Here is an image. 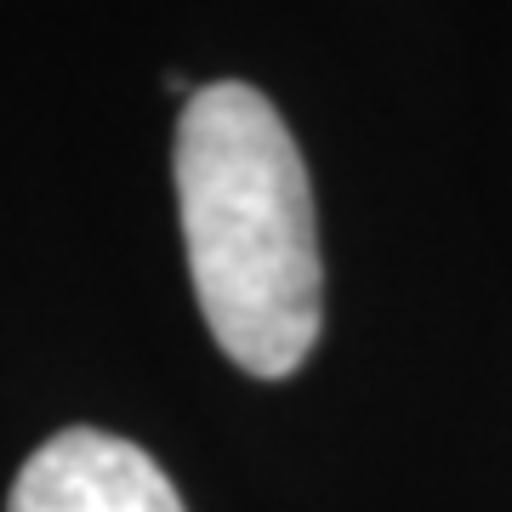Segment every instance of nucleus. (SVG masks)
I'll list each match as a JSON object with an SVG mask.
<instances>
[{
  "label": "nucleus",
  "instance_id": "nucleus-1",
  "mask_svg": "<svg viewBox=\"0 0 512 512\" xmlns=\"http://www.w3.org/2000/svg\"><path fill=\"white\" fill-rule=\"evenodd\" d=\"M177 211L217 348L262 382L319 342V234L308 165L256 86L217 80L177 120Z\"/></svg>",
  "mask_w": 512,
  "mask_h": 512
},
{
  "label": "nucleus",
  "instance_id": "nucleus-2",
  "mask_svg": "<svg viewBox=\"0 0 512 512\" xmlns=\"http://www.w3.org/2000/svg\"><path fill=\"white\" fill-rule=\"evenodd\" d=\"M6 512H188L148 450L120 433L69 427L23 461Z\"/></svg>",
  "mask_w": 512,
  "mask_h": 512
}]
</instances>
